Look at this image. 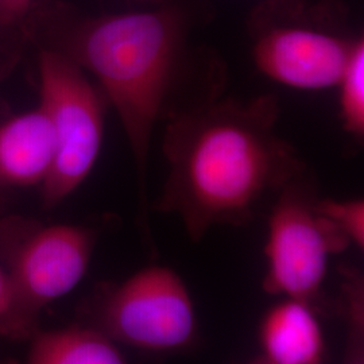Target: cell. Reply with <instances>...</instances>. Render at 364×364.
I'll use <instances>...</instances> for the list:
<instances>
[{"mask_svg": "<svg viewBox=\"0 0 364 364\" xmlns=\"http://www.w3.org/2000/svg\"><path fill=\"white\" fill-rule=\"evenodd\" d=\"M260 358L269 364H324L326 340L314 305L281 299L258 328Z\"/></svg>", "mask_w": 364, "mask_h": 364, "instance_id": "8", "label": "cell"}, {"mask_svg": "<svg viewBox=\"0 0 364 364\" xmlns=\"http://www.w3.org/2000/svg\"><path fill=\"white\" fill-rule=\"evenodd\" d=\"M338 111L343 127L356 138L364 135V41L362 39L340 78Z\"/></svg>", "mask_w": 364, "mask_h": 364, "instance_id": "12", "label": "cell"}, {"mask_svg": "<svg viewBox=\"0 0 364 364\" xmlns=\"http://www.w3.org/2000/svg\"><path fill=\"white\" fill-rule=\"evenodd\" d=\"M87 314V324L117 344L158 355L189 350L200 333L189 287L164 264L146 266L120 284L100 287Z\"/></svg>", "mask_w": 364, "mask_h": 364, "instance_id": "3", "label": "cell"}, {"mask_svg": "<svg viewBox=\"0 0 364 364\" xmlns=\"http://www.w3.org/2000/svg\"><path fill=\"white\" fill-rule=\"evenodd\" d=\"M95 232L76 224L38 227L15 245L9 257L13 309L0 333L21 340L38 329L41 311L77 287L90 267Z\"/></svg>", "mask_w": 364, "mask_h": 364, "instance_id": "7", "label": "cell"}, {"mask_svg": "<svg viewBox=\"0 0 364 364\" xmlns=\"http://www.w3.org/2000/svg\"><path fill=\"white\" fill-rule=\"evenodd\" d=\"M333 27L287 3L272 1L254 16L251 54L260 73L274 82L301 91L336 88L358 43Z\"/></svg>", "mask_w": 364, "mask_h": 364, "instance_id": "6", "label": "cell"}, {"mask_svg": "<svg viewBox=\"0 0 364 364\" xmlns=\"http://www.w3.org/2000/svg\"><path fill=\"white\" fill-rule=\"evenodd\" d=\"M317 210L331 221L350 245L364 247V201L362 198H317Z\"/></svg>", "mask_w": 364, "mask_h": 364, "instance_id": "13", "label": "cell"}, {"mask_svg": "<svg viewBox=\"0 0 364 364\" xmlns=\"http://www.w3.org/2000/svg\"><path fill=\"white\" fill-rule=\"evenodd\" d=\"M41 107L52 126L54 161L42 183V198L52 208L90 176L103 144L105 105L85 70L60 50L39 55Z\"/></svg>", "mask_w": 364, "mask_h": 364, "instance_id": "5", "label": "cell"}, {"mask_svg": "<svg viewBox=\"0 0 364 364\" xmlns=\"http://www.w3.org/2000/svg\"><path fill=\"white\" fill-rule=\"evenodd\" d=\"M53 161L52 126L41 105L0 126V185H42Z\"/></svg>", "mask_w": 364, "mask_h": 364, "instance_id": "9", "label": "cell"}, {"mask_svg": "<svg viewBox=\"0 0 364 364\" xmlns=\"http://www.w3.org/2000/svg\"><path fill=\"white\" fill-rule=\"evenodd\" d=\"M30 338L27 364H129L114 340L88 324L37 331Z\"/></svg>", "mask_w": 364, "mask_h": 364, "instance_id": "10", "label": "cell"}, {"mask_svg": "<svg viewBox=\"0 0 364 364\" xmlns=\"http://www.w3.org/2000/svg\"><path fill=\"white\" fill-rule=\"evenodd\" d=\"M186 25L176 9L117 14L84 22L57 49L96 78L130 144L146 203L156 123L174 109L186 70Z\"/></svg>", "mask_w": 364, "mask_h": 364, "instance_id": "2", "label": "cell"}, {"mask_svg": "<svg viewBox=\"0 0 364 364\" xmlns=\"http://www.w3.org/2000/svg\"><path fill=\"white\" fill-rule=\"evenodd\" d=\"M245 364H269L267 362H264L262 358H255V359H252V360H250L247 363Z\"/></svg>", "mask_w": 364, "mask_h": 364, "instance_id": "16", "label": "cell"}, {"mask_svg": "<svg viewBox=\"0 0 364 364\" xmlns=\"http://www.w3.org/2000/svg\"><path fill=\"white\" fill-rule=\"evenodd\" d=\"M33 0H0V27L11 26L26 15Z\"/></svg>", "mask_w": 364, "mask_h": 364, "instance_id": "14", "label": "cell"}, {"mask_svg": "<svg viewBox=\"0 0 364 364\" xmlns=\"http://www.w3.org/2000/svg\"><path fill=\"white\" fill-rule=\"evenodd\" d=\"M338 302L344 324L340 364H364V277L358 269L341 270Z\"/></svg>", "mask_w": 364, "mask_h": 364, "instance_id": "11", "label": "cell"}, {"mask_svg": "<svg viewBox=\"0 0 364 364\" xmlns=\"http://www.w3.org/2000/svg\"><path fill=\"white\" fill-rule=\"evenodd\" d=\"M275 96L210 97L166 119L169 173L156 208L177 216L193 242L213 227L245 225L260 203L306 171L277 130Z\"/></svg>", "mask_w": 364, "mask_h": 364, "instance_id": "1", "label": "cell"}, {"mask_svg": "<svg viewBox=\"0 0 364 364\" xmlns=\"http://www.w3.org/2000/svg\"><path fill=\"white\" fill-rule=\"evenodd\" d=\"M14 304V290L7 270L0 267V326L10 316Z\"/></svg>", "mask_w": 364, "mask_h": 364, "instance_id": "15", "label": "cell"}, {"mask_svg": "<svg viewBox=\"0 0 364 364\" xmlns=\"http://www.w3.org/2000/svg\"><path fill=\"white\" fill-rule=\"evenodd\" d=\"M317 198L306 171L275 195L264 245L266 270L262 287L267 294L314 305L332 257L351 246L317 210Z\"/></svg>", "mask_w": 364, "mask_h": 364, "instance_id": "4", "label": "cell"}]
</instances>
